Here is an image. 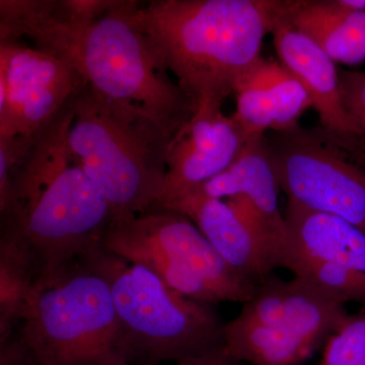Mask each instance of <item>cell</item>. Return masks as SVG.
<instances>
[{"mask_svg":"<svg viewBox=\"0 0 365 365\" xmlns=\"http://www.w3.org/2000/svg\"><path fill=\"white\" fill-rule=\"evenodd\" d=\"M132 4L1 0L0 41L26 36L68 62L98 95L143 113L174 139L197 108L132 21Z\"/></svg>","mask_w":365,"mask_h":365,"instance_id":"6da1fadb","label":"cell"},{"mask_svg":"<svg viewBox=\"0 0 365 365\" xmlns=\"http://www.w3.org/2000/svg\"><path fill=\"white\" fill-rule=\"evenodd\" d=\"M76 98L30 143L0 145V254L24 264L35 283L100 245L112 223L67 144Z\"/></svg>","mask_w":365,"mask_h":365,"instance_id":"7a4b0ae2","label":"cell"},{"mask_svg":"<svg viewBox=\"0 0 365 365\" xmlns=\"http://www.w3.org/2000/svg\"><path fill=\"white\" fill-rule=\"evenodd\" d=\"M282 0L133 1L130 16L197 110L222 108L262 58Z\"/></svg>","mask_w":365,"mask_h":365,"instance_id":"3957f363","label":"cell"},{"mask_svg":"<svg viewBox=\"0 0 365 365\" xmlns=\"http://www.w3.org/2000/svg\"><path fill=\"white\" fill-rule=\"evenodd\" d=\"M172 137L133 108L88 86L74 102L67 144L109 203L112 223L157 207Z\"/></svg>","mask_w":365,"mask_h":365,"instance_id":"277c9868","label":"cell"},{"mask_svg":"<svg viewBox=\"0 0 365 365\" xmlns=\"http://www.w3.org/2000/svg\"><path fill=\"white\" fill-rule=\"evenodd\" d=\"M18 326L36 365H128L135 357L107 282L81 260L36 281Z\"/></svg>","mask_w":365,"mask_h":365,"instance_id":"5b68a950","label":"cell"},{"mask_svg":"<svg viewBox=\"0 0 365 365\" xmlns=\"http://www.w3.org/2000/svg\"><path fill=\"white\" fill-rule=\"evenodd\" d=\"M79 260L107 282L135 356L155 364L222 351L225 324L211 304L184 297L150 269L108 251L102 244Z\"/></svg>","mask_w":365,"mask_h":365,"instance_id":"8992f818","label":"cell"},{"mask_svg":"<svg viewBox=\"0 0 365 365\" xmlns=\"http://www.w3.org/2000/svg\"><path fill=\"white\" fill-rule=\"evenodd\" d=\"M223 327V349L250 365H299L330 339L350 314L345 304L299 277L270 275Z\"/></svg>","mask_w":365,"mask_h":365,"instance_id":"52a82bcc","label":"cell"},{"mask_svg":"<svg viewBox=\"0 0 365 365\" xmlns=\"http://www.w3.org/2000/svg\"><path fill=\"white\" fill-rule=\"evenodd\" d=\"M101 244L150 269L173 289L203 304H245L258 289V284L232 270L193 222L177 211L153 209L113 222Z\"/></svg>","mask_w":365,"mask_h":365,"instance_id":"ba28073f","label":"cell"},{"mask_svg":"<svg viewBox=\"0 0 365 365\" xmlns=\"http://www.w3.org/2000/svg\"><path fill=\"white\" fill-rule=\"evenodd\" d=\"M263 141L288 201L339 216L365 232L364 136L299 125L265 134Z\"/></svg>","mask_w":365,"mask_h":365,"instance_id":"9c48e42d","label":"cell"},{"mask_svg":"<svg viewBox=\"0 0 365 365\" xmlns=\"http://www.w3.org/2000/svg\"><path fill=\"white\" fill-rule=\"evenodd\" d=\"M85 86L56 55L21 40L0 41V140H32Z\"/></svg>","mask_w":365,"mask_h":365,"instance_id":"30bf717a","label":"cell"},{"mask_svg":"<svg viewBox=\"0 0 365 365\" xmlns=\"http://www.w3.org/2000/svg\"><path fill=\"white\" fill-rule=\"evenodd\" d=\"M249 138L237 119L222 108L199 109L172 141L162 196L155 209H165L227 170Z\"/></svg>","mask_w":365,"mask_h":365,"instance_id":"8fae6325","label":"cell"},{"mask_svg":"<svg viewBox=\"0 0 365 365\" xmlns=\"http://www.w3.org/2000/svg\"><path fill=\"white\" fill-rule=\"evenodd\" d=\"M284 4L271 32L279 63L304 86L322 126L362 136L346 110L335 62L284 18Z\"/></svg>","mask_w":365,"mask_h":365,"instance_id":"7c38bea8","label":"cell"},{"mask_svg":"<svg viewBox=\"0 0 365 365\" xmlns=\"http://www.w3.org/2000/svg\"><path fill=\"white\" fill-rule=\"evenodd\" d=\"M165 210L190 218L227 265L245 279L259 285L278 268L272 255L222 199L211 198L197 188Z\"/></svg>","mask_w":365,"mask_h":365,"instance_id":"4fadbf2b","label":"cell"},{"mask_svg":"<svg viewBox=\"0 0 365 365\" xmlns=\"http://www.w3.org/2000/svg\"><path fill=\"white\" fill-rule=\"evenodd\" d=\"M292 253L345 269L365 279V232L339 216L309 210L288 201Z\"/></svg>","mask_w":365,"mask_h":365,"instance_id":"5bb4252c","label":"cell"},{"mask_svg":"<svg viewBox=\"0 0 365 365\" xmlns=\"http://www.w3.org/2000/svg\"><path fill=\"white\" fill-rule=\"evenodd\" d=\"M283 16L335 63L355 66L365 60V11L341 0H287Z\"/></svg>","mask_w":365,"mask_h":365,"instance_id":"9a60e30c","label":"cell"},{"mask_svg":"<svg viewBox=\"0 0 365 365\" xmlns=\"http://www.w3.org/2000/svg\"><path fill=\"white\" fill-rule=\"evenodd\" d=\"M264 136L249 140L227 170L199 189L206 196L222 200L239 194L248 197L277 234L292 246L287 220L278 205L279 185L264 146Z\"/></svg>","mask_w":365,"mask_h":365,"instance_id":"2e32d148","label":"cell"},{"mask_svg":"<svg viewBox=\"0 0 365 365\" xmlns=\"http://www.w3.org/2000/svg\"><path fill=\"white\" fill-rule=\"evenodd\" d=\"M242 79L262 86L270 93L278 111L275 132L299 126L302 115L313 107L304 86L279 62L261 58Z\"/></svg>","mask_w":365,"mask_h":365,"instance_id":"e0dca14e","label":"cell"},{"mask_svg":"<svg viewBox=\"0 0 365 365\" xmlns=\"http://www.w3.org/2000/svg\"><path fill=\"white\" fill-rule=\"evenodd\" d=\"M321 365H365V309L350 314L327 341Z\"/></svg>","mask_w":365,"mask_h":365,"instance_id":"ac0fdd59","label":"cell"},{"mask_svg":"<svg viewBox=\"0 0 365 365\" xmlns=\"http://www.w3.org/2000/svg\"><path fill=\"white\" fill-rule=\"evenodd\" d=\"M339 79L346 110L365 138V72L339 71Z\"/></svg>","mask_w":365,"mask_h":365,"instance_id":"d6986e66","label":"cell"},{"mask_svg":"<svg viewBox=\"0 0 365 365\" xmlns=\"http://www.w3.org/2000/svg\"><path fill=\"white\" fill-rule=\"evenodd\" d=\"M1 365H36L18 338L1 344Z\"/></svg>","mask_w":365,"mask_h":365,"instance_id":"ffe728a7","label":"cell"},{"mask_svg":"<svg viewBox=\"0 0 365 365\" xmlns=\"http://www.w3.org/2000/svg\"><path fill=\"white\" fill-rule=\"evenodd\" d=\"M177 365H248L230 359L222 351L209 353L202 356L194 357L178 362Z\"/></svg>","mask_w":365,"mask_h":365,"instance_id":"44dd1931","label":"cell"},{"mask_svg":"<svg viewBox=\"0 0 365 365\" xmlns=\"http://www.w3.org/2000/svg\"><path fill=\"white\" fill-rule=\"evenodd\" d=\"M153 364H146L145 365H153Z\"/></svg>","mask_w":365,"mask_h":365,"instance_id":"7402d4cb","label":"cell"}]
</instances>
